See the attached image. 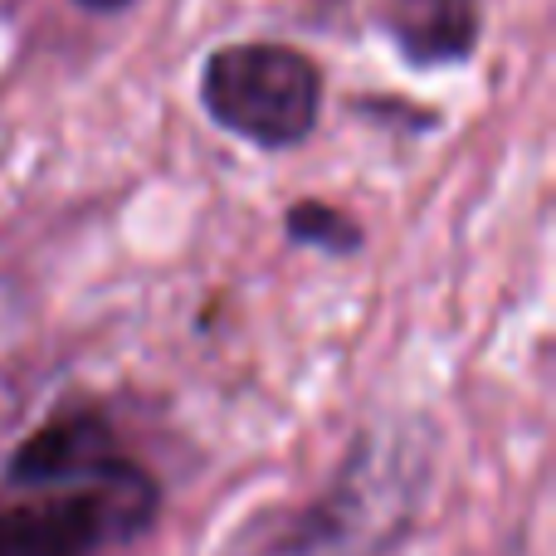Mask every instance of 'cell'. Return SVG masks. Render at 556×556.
Segmentation results:
<instances>
[{
	"label": "cell",
	"mask_w": 556,
	"mask_h": 556,
	"mask_svg": "<svg viewBox=\"0 0 556 556\" xmlns=\"http://www.w3.org/2000/svg\"><path fill=\"white\" fill-rule=\"evenodd\" d=\"M205 113L260 147H293L313 132L323 74L288 45H230L201 74Z\"/></svg>",
	"instance_id": "cell-2"
},
{
	"label": "cell",
	"mask_w": 556,
	"mask_h": 556,
	"mask_svg": "<svg viewBox=\"0 0 556 556\" xmlns=\"http://www.w3.org/2000/svg\"><path fill=\"white\" fill-rule=\"evenodd\" d=\"M288 235L303 244H317V250H332V254H352L362 244V230H356L346 215L327 211V205H293L288 211Z\"/></svg>",
	"instance_id": "cell-4"
},
{
	"label": "cell",
	"mask_w": 556,
	"mask_h": 556,
	"mask_svg": "<svg viewBox=\"0 0 556 556\" xmlns=\"http://www.w3.org/2000/svg\"><path fill=\"white\" fill-rule=\"evenodd\" d=\"M84 5H93V10H117V5H127V0H84Z\"/></svg>",
	"instance_id": "cell-5"
},
{
	"label": "cell",
	"mask_w": 556,
	"mask_h": 556,
	"mask_svg": "<svg viewBox=\"0 0 556 556\" xmlns=\"http://www.w3.org/2000/svg\"><path fill=\"white\" fill-rule=\"evenodd\" d=\"M386 25L410 64H459L479 45V0H391Z\"/></svg>",
	"instance_id": "cell-3"
},
{
	"label": "cell",
	"mask_w": 556,
	"mask_h": 556,
	"mask_svg": "<svg viewBox=\"0 0 556 556\" xmlns=\"http://www.w3.org/2000/svg\"><path fill=\"white\" fill-rule=\"evenodd\" d=\"M162 493L98 415H59L10 459L0 556H103L152 528Z\"/></svg>",
	"instance_id": "cell-1"
}]
</instances>
